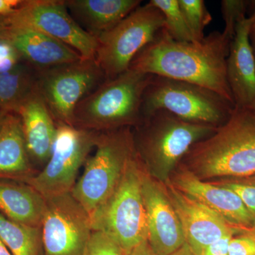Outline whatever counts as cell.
<instances>
[{"label":"cell","instance_id":"1","mask_svg":"<svg viewBox=\"0 0 255 255\" xmlns=\"http://www.w3.org/2000/svg\"><path fill=\"white\" fill-rule=\"evenodd\" d=\"M231 41L217 31L200 43L177 41L163 28L139 52L129 68L200 85L235 105L226 73Z\"/></svg>","mask_w":255,"mask_h":255},{"label":"cell","instance_id":"2","mask_svg":"<svg viewBox=\"0 0 255 255\" xmlns=\"http://www.w3.org/2000/svg\"><path fill=\"white\" fill-rule=\"evenodd\" d=\"M179 164L202 180L255 175V116L235 107L228 122L191 147Z\"/></svg>","mask_w":255,"mask_h":255},{"label":"cell","instance_id":"3","mask_svg":"<svg viewBox=\"0 0 255 255\" xmlns=\"http://www.w3.org/2000/svg\"><path fill=\"white\" fill-rule=\"evenodd\" d=\"M152 76L129 68L116 78L107 79L79 102L73 127L114 129L140 124L144 92Z\"/></svg>","mask_w":255,"mask_h":255},{"label":"cell","instance_id":"4","mask_svg":"<svg viewBox=\"0 0 255 255\" xmlns=\"http://www.w3.org/2000/svg\"><path fill=\"white\" fill-rule=\"evenodd\" d=\"M142 171L135 148L114 194L90 216L92 231L110 236L124 255L147 241V218L142 194Z\"/></svg>","mask_w":255,"mask_h":255},{"label":"cell","instance_id":"5","mask_svg":"<svg viewBox=\"0 0 255 255\" xmlns=\"http://www.w3.org/2000/svg\"><path fill=\"white\" fill-rule=\"evenodd\" d=\"M138 155L150 173L161 183L169 180L184 155L198 142L212 135L217 128L191 123L163 110L142 117Z\"/></svg>","mask_w":255,"mask_h":255},{"label":"cell","instance_id":"6","mask_svg":"<svg viewBox=\"0 0 255 255\" xmlns=\"http://www.w3.org/2000/svg\"><path fill=\"white\" fill-rule=\"evenodd\" d=\"M234 104L206 87L153 75L142 98V117L163 110L191 123L219 128L226 124Z\"/></svg>","mask_w":255,"mask_h":255},{"label":"cell","instance_id":"7","mask_svg":"<svg viewBox=\"0 0 255 255\" xmlns=\"http://www.w3.org/2000/svg\"><path fill=\"white\" fill-rule=\"evenodd\" d=\"M96 146L95 155L87 159L85 171L70 192L90 219L114 194L135 150L133 137L127 128L97 136Z\"/></svg>","mask_w":255,"mask_h":255},{"label":"cell","instance_id":"8","mask_svg":"<svg viewBox=\"0 0 255 255\" xmlns=\"http://www.w3.org/2000/svg\"><path fill=\"white\" fill-rule=\"evenodd\" d=\"M164 26L163 14L149 1L114 27L96 36L95 60L106 78H116L128 70L134 58Z\"/></svg>","mask_w":255,"mask_h":255},{"label":"cell","instance_id":"9","mask_svg":"<svg viewBox=\"0 0 255 255\" xmlns=\"http://www.w3.org/2000/svg\"><path fill=\"white\" fill-rule=\"evenodd\" d=\"M107 80L96 60L38 70L36 89L55 121L73 126V115L79 102Z\"/></svg>","mask_w":255,"mask_h":255},{"label":"cell","instance_id":"10","mask_svg":"<svg viewBox=\"0 0 255 255\" xmlns=\"http://www.w3.org/2000/svg\"><path fill=\"white\" fill-rule=\"evenodd\" d=\"M5 27L28 28L58 40L84 60H95L97 37L84 29L61 0H22L11 14L0 18Z\"/></svg>","mask_w":255,"mask_h":255},{"label":"cell","instance_id":"11","mask_svg":"<svg viewBox=\"0 0 255 255\" xmlns=\"http://www.w3.org/2000/svg\"><path fill=\"white\" fill-rule=\"evenodd\" d=\"M97 137L85 129L58 124L51 155L44 168L23 183L45 199L71 192L79 169L96 145Z\"/></svg>","mask_w":255,"mask_h":255},{"label":"cell","instance_id":"12","mask_svg":"<svg viewBox=\"0 0 255 255\" xmlns=\"http://www.w3.org/2000/svg\"><path fill=\"white\" fill-rule=\"evenodd\" d=\"M42 221L44 255H82L91 238L90 216L70 193L46 199Z\"/></svg>","mask_w":255,"mask_h":255},{"label":"cell","instance_id":"13","mask_svg":"<svg viewBox=\"0 0 255 255\" xmlns=\"http://www.w3.org/2000/svg\"><path fill=\"white\" fill-rule=\"evenodd\" d=\"M172 173L169 181L177 190L214 211L241 233L255 226V216L234 191L218 183L204 182L181 164Z\"/></svg>","mask_w":255,"mask_h":255},{"label":"cell","instance_id":"14","mask_svg":"<svg viewBox=\"0 0 255 255\" xmlns=\"http://www.w3.org/2000/svg\"><path fill=\"white\" fill-rule=\"evenodd\" d=\"M142 173V194L147 226V242L157 255H172L186 240L177 213L163 183Z\"/></svg>","mask_w":255,"mask_h":255},{"label":"cell","instance_id":"15","mask_svg":"<svg viewBox=\"0 0 255 255\" xmlns=\"http://www.w3.org/2000/svg\"><path fill=\"white\" fill-rule=\"evenodd\" d=\"M163 184L182 225L186 243L196 255H202L209 245L226 235L241 233L214 211L177 190L169 179Z\"/></svg>","mask_w":255,"mask_h":255},{"label":"cell","instance_id":"16","mask_svg":"<svg viewBox=\"0 0 255 255\" xmlns=\"http://www.w3.org/2000/svg\"><path fill=\"white\" fill-rule=\"evenodd\" d=\"M0 38L11 44L21 59L27 61L37 70L82 59L76 50L31 28L5 27L0 25Z\"/></svg>","mask_w":255,"mask_h":255},{"label":"cell","instance_id":"17","mask_svg":"<svg viewBox=\"0 0 255 255\" xmlns=\"http://www.w3.org/2000/svg\"><path fill=\"white\" fill-rule=\"evenodd\" d=\"M251 25V16L240 18L226 63L228 85L235 105L246 108L255 102V57L250 38Z\"/></svg>","mask_w":255,"mask_h":255},{"label":"cell","instance_id":"18","mask_svg":"<svg viewBox=\"0 0 255 255\" xmlns=\"http://www.w3.org/2000/svg\"><path fill=\"white\" fill-rule=\"evenodd\" d=\"M15 114L21 119L30 159L46 164L51 155L58 127L36 86Z\"/></svg>","mask_w":255,"mask_h":255},{"label":"cell","instance_id":"19","mask_svg":"<svg viewBox=\"0 0 255 255\" xmlns=\"http://www.w3.org/2000/svg\"><path fill=\"white\" fill-rule=\"evenodd\" d=\"M34 174L21 119L6 113L0 122V179L23 182Z\"/></svg>","mask_w":255,"mask_h":255},{"label":"cell","instance_id":"20","mask_svg":"<svg viewBox=\"0 0 255 255\" xmlns=\"http://www.w3.org/2000/svg\"><path fill=\"white\" fill-rule=\"evenodd\" d=\"M46 208V199L31 186L0 179V214L8 219L41 228Z\"/></svg>","mask_w":255,"mask_h":255},{"label":"cell","instance_id":"21","mask_svg":"<svg viewBox=\"0 0 255 255\" xmlns=\"http://www.w3.org/2000/svg\"><path fill=\"white\" fill-rule=\"evenodd\" d=\"M67 9L87 31L97 36L122 21L141 4L140 0H68Z\"/></svg>","mask_w":255,"mask_h":255},{"label":"cell","instance_id":"22","mask_svg":"<svg viewBox=\"0 0 255 255\" xmlns=\"http://www.w3.org/2000/svg\"><path fill=\"white\" fill-rule=\"evenodd\" d=\"M36 86V73L19 63L0 73V111L15 113Z\"/></svg>","mask_w":255,"mask_h":255},{"label":"cell","instance_id":"23","mask_svg":"<svg viewBox=\"0 0 255 255\" xmlns=\"http://www.w3.org/2000/svg\"><path fill=\"white\" fill-rule=\"evenodd\" d=\"M0 240L12 255H40L41 228L15 223L0 214Z\"/></svg>","mask_w":255,"mask_h":255},{"label":"cell","instance_id":"24","mask_svg":"<svg viewBox=\"0 0 255 255\" xmlns=\"http://www.w3.org/2000/svg\"><path fill=\"white\" fill-rule=\"evenodd\" d=\"M150 2L163 14L164 29L172 39L196 43L183 16L178 0H151Z\"/></svg>","mask_w":255,"mask_h":255},{"label":"cell","instance_id":"25","mask_svg":"<svg viewBox=\"0 0 255 255\" xmlns=\"http://www.w3.org/2000/svg\"><path fill=\"white\" fill-rule=\"evenodd\" d=\"M179 7L193 38L200 43L205 38L204 29L212 21V16L203 0H178Z\"/></svg>","mask_w":255,"mask_h":255},{"label":"cell","instance_id":"26","mask_svg":"<svg viewBox=\"0 0 255 255\" xmlns=\"http://www.w3.org/2000/svg\"><path fill=\"white\" fill-rule=\"evenodd\" d=\"M251 1L243 0H223L221 1V12L225 21L223 33L233 40L236 25L240 18L246 16L247 9Z\"/></svg>","mask_w":255,"mask_h":255},{"label":"cell","instance_id":"27","mask_svg":"<svg viewBox=\"0 0 255 255\" xmlns=\"http://www.w3.org/2000/svg\"><path fill=\"white\" fill-rule=\"evenodd\" d=\"M82 255H124L119 245L110 236L92 231L91 238Z\"/></svg>","mask_w":255,"mask_h":255},{"label":"cell","instance_id":"28","mask_svg":"<svg viewBox=\"0 0 255 255\" xmlns=\"http://www.w3.org/2000/svg\"><path fill=\"white\" fill-rule=\"evenodd\" d=\"M217 183L234 191L241 198L247 209L255 217V184L241 179H232Z\"/></svg>","mask_w":255,"mask_h":255},{"label":"cell","instance_id":"29","mask_svg":"<svg viewBox=\"0 0 255 255\" xmlns=\"http://www.w3.org/2000/svg\"><path fill=\"white\" fill-rule=\"evenodd\" d=\"M228 255H255V238L246 233L233 236L230 241Z\"/></svg>","mask_w":255,"mask_h":255},{"label":"cell","instance_id":"30","mask_svg":"<svg viewBox=\"0 0 255 255\" xmlns=\"http://www.w3.org/2000/svg\"><path fill=\"white\" fill-rule=\"evenodd\" d=\"M21 57L7 41L0 38V73L9 71L20 63Z\"/></svg>","mask_w":255,"mask_h":255},{"label":"cell","instance_id":"31","mask_svg":"<svg viewBox=\"0 0 255 255\" xmlns=\"http://www.w3.org/2000/svg\"><path fill=\"white\" fill-rule=\"evenodd\" d=\"M236 234L230 233L209 245L202 255H228L229 243L231 238Z\"/></svg>","mask_w":255,"mask_h":255},{"label":"cell","instance_id":"32","mask_svg":"<svg viewBox=\"0 0 255 255\" xmlns=\"http://www.w3.org/2000/svg\"><path fill=\"white\" fill-rule=\"evenodd\" d=\"M22 0H0V18L12 13Z\"/></svg>","mask_w":255,"mask_h":255},{"label":"cell","instance_id":"33","mask_svg":"<svg viewBox=\"0 0 255 255\" xmlns=\"http://www.w3.org/2000/svg\"><path fill=\"white\" fill-rule=\"evenodd\" d=\"M126 255H157L155 252L152 251V248L148 242L145 241L140 244V246H137L134 248L130 253H128Z\"/></svg>","mask_w":255,"mask_h":255},{"label":"cell","instance_id":"34","mask_svg":"<svg viewBox=\"0 0 255 255\" xmlns=\"http://www.w3.org/2000/svg\"><path fill=\"white\" fill-rule=\"evenodd\" d=\"M172 255H196L191 251L190 248L188 246L187 243L183 245L182 247H181L178 251L174 253Z\"/></svg>","mask_w":255,"mask_h":255},{"label":"cell","instance_id":"35","mask_svg":"<svg viewBox=\"0 0 255 255\" xmlns=\"http://www.w3.org/2000/svg\"><path fill=\"white\" fill-rule=\"evenodd\" d=\"M251 5L253 8V14H252L251 17L252 18V25L251 33L255 34V1H251Z\"/></svg>","mask_w":255,"mask_h":255},{"label":"cell","instance_id":"36","mask_svg":"<svg viewBox=\"0 0 255 255\" xmlns=\"http://www.w3.org/2000/svg\"><path fill=\"white\" fill-rule=\"evenodd\" d=\"M0 255H12L1 240H0Z\"/></svg>","mask_w":255,"mask_h":255},{"label":"cell","instance_id":"37","mask_svg":"<svg viewBox=\"0 0 255 255\" xmlns=\"http://www.w3.org/2000/svg\"><path fill=\"white\" fill-rule=\"evenodd\" d=\"M250 38H251V44L252 46H253V52H254L255 57V34L251 33V35H250Z\"/></svg>","mask_w":255,"mask_h":255},{"label":"cell","instance_id":"38","mask_svg":"<svg viewBox=\"0 0 255 255\" xmlns=\"http://www.w3.org/2000/svg\"><path fill=\"white\" fill-rule=\"evenodd\" d=\"M242 181H244V182L251 183V184H255V175L253 176V177L246 178V179H241Z\"/></svg>","mask_w":255,"mask_h":255},{"label":"cell","instance_id":"39","mask_svg":"<svg viewBox=\"0 0 255 255\" xmlns=\"http://www.w3.org/2000/svg\"><path fill=\"white\" fill-rule=\"evenodd\" d=\"M242 233H248V234L251 235V236L255 238V226L251 228V229L247 230V231H243V232Z\"/></svg>","mask_w":255,"mask_h":255},{"label":"cell","instance_id":"40","mask_svg":"<svg viewBox=\"0 0 255 255\" xmlns=\"http://www.w3.org/2000/svg\"><path fill=\"white\" fill-rule=\"evenodd\" d=\"M248 108L251 109V110L252 112H253V113L254 114V115L255 116V102H253V103L252 104L251 107H248Z\"/></svg>","mask_w":255,"mask_h":255},{"label":"cell","instance_id":"41","mask_svg":"<svg viewBox=\"0 0 255 255\" xmlns=\"http://www.w3.org/2000/svg\"><path fill=\"white\" fill-rule=\"evenodd\" d=\"M6 112H2V111H0V122H1V119L4 118L5 115H6Z\"/></svg>","mask_w":255,"mask_h":255}]
</instances>
